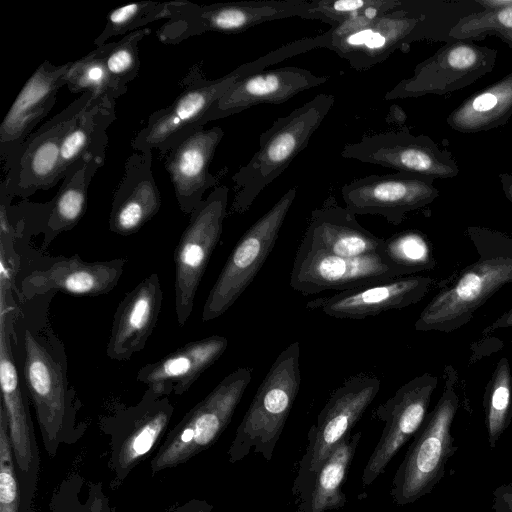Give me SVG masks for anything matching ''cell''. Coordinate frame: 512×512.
<instances>
[{
  "label": "cell",
  "instance_id": "6da1fadb",
  "mask_svg": "<svg viewBox=\"0 0 512 512\" xmlns=\"http://www.w3.org/2000/svg\"><path fill=\"white\" fill-rule=\"evenodd\" d=\"M467 236L478 258L424 307L414 325L417 331L450 333L465 326L498 290L512 283V236L480 227H469Z\"/></svg>",
  "mask_w": 512,
  "mask_h": 512
},
{
  "label": "cell",
  "instance_id": "7a4b0ae2",
  "mask_svg": "<svg viewBox=\"0 0 512 512\" xmlns=\"http://www.w3.org/2000/svg\"><path fill=\"white\" fill-rule=\"evenodd\" d=\"M321 37L320 34L289 42L253 61L241 64L218 79H191L188 87L171 105L149 116L146 125L134 137L132 148L135 151L158 149L162 154H167L190 134L204 127L202 119L208 109L234 85L268 66L321 48Z\"/></svg>",
  "mask_w": 512,
  "mask_h": 512
},
{
  "label": "cell",
  "instance_id": "3957f363",
  "mask_svg": "<svg viewBox=\"0 0 512 512\" xmlns=\"http://www.w3.org/2000/svg\"><path fill=\"white\" fill-rule=\"evenodd\" d=\"M444 385L435 407L414 436L393 477L390 495L397 506L413 504L441 482L446 464L457 451L451 427L459 408V376L450 364L442 375Z\"/></svg>",
  "mask_w": 512,
  "mask_h": 512
},
{
  "label": "cell",
  "instance_id": "277c9868",
  "mask_svg": "<svg viewBox=\"0 0 512 512\" xmlns=\"http://www.w3.org/2000/svg\"><path fill=\"white\" fill-rule=\"evenodd\" d=\"M331 94H318L310 101L280 117L259 139V149L232 177L235 195L232 213L246 212L265 187L286 170L304 150L314 132L334 105Z\"/></svg>",
  "mask_w": 512,
  "mask_h": 512
},
{
  "label": "cell",
  "instance_id": "5b68a950",
  "mask_svg": "<svg viewBox=\"0 0 512 512\" xmlns=\"http://www.w3.org/2000/svg\"><path fill=\"white\" fill-rule=\"evenodd\" d=\"M300 386V343L295 341L277 356L259 385L228 448L229 463L251 451L271 461Z\"/></svg>",
  "mask_w": 512,
  "mask_h": 512
},
{
  "label": "cell",
  "instance_id": "8992f818",
  "mask_svg": "<svg viewBox=\"0 0 512 512\" xmlns=\"http://www.w3.org/2000/svg\"><path fill=\"white\" fill-rule=\"evenodd\" d=\"M251 380L252 370L248 367L225 376L166 434L151 460L152 472L184 464L210 448L231 422Z\"/></svg>",
  "mask_w": 512,
  "mask_h": 512
},
{
  "label": "cell",
  "instance_id": "52a82bcc",
  "mask_svg": "<svg viewBox=\"0 0 512 512\" xmlns=\"http://www.w3.org/2000/svg\"><path fill=\"white\" fill-rule=\"evenodd\" d=\"M23 376L33 403L42 442L50 457L73 438L74 410L65 366L28 328L22 332Z\"/></svg>",
  "mask_w": 512,
  "mask_h": 512
},
{
  "label": "cell",
  "instance_id": "ba28073f",
  "mask_svg": "<svg viewBox=\"0 0 512 512\" xmlns=\"http://www.w3.org/2000/svg\"><path fill=\"white\" fill-rule=\"evenodd\" d=\"M308 0H262L197 5L174 1L170 17L157 31L164 44H179L206 32L241 33L264 22L306 19Z\"/></svg>",
  "mask_w": 512,
  "mask_h": 512
},
{
  "label": "cell",
  "instance_id": "9c48e42d",
  "mask_svg": "<svg viewBox=\"0 0 512 512\" xmlns=\"http://www.w3.org/2000/svg\"><path fill=\"white\" fill-rule=\"evenodd\" d=\"M0 296V385L1 405L8 422L16 474L20 487V512H30L40 471V455L29 411L11 347V310Z\"/></svg>",
  "mask_w": 512,
  "mask_h": 512
},
{
  "label": "cell",
  "instance_id": "30bf717a",
  "mask_svg": "<svg viewBox=\"0 0 512 512\" xmlns=\"http://www.w3.org/2000/svg\"><path fill=\"white\" fill-rule=\"evenodd\" d=\"M296 197L290 188L239 239L203 306L202 321L223 315L252 283L270 255Z\"/></svg>",
  "mask_w": 512,
  "mask_h": 512
},
{
  "label": "cell",
  "instance_id": "8fae6325",
  "mask_svg": "<svg viewBox=\"0 0 512 512\" xmlns=\"http://www.w3.org/2000/svg\"><path fill=\"white\" fill-rule=\"evenodd\" d=\"M228 193L229 189L224 185L209 193L190 214L175 248V314L181 327L193 311L198 287L220 240L227 215Z\"/></svg>",
  "mask_w": 512,
  "mask_h": 512
},
{
  "label": "cell",
  "instance_id": "7c38bea8",
  "mask_svg": "<svg viewBox=\"0 0 512 512\" xmlns=\"http://www.w3.org/2000/svg\"><path fill=\"white\" fill-rule=\"evenodd\" d=\"M381 381L373 375L359 373L337 387L308 431L305 453L299 461L293 484L296 495L313 478L334 448L361 419L380 391Z\"/></svg>",
  "mask_w": 512,
  "mask_h": 512
},
{
  "label": "cell",
  "instance_id": "4fadbf2b",
  "mask_svg": "<svg viewBox=\"0 0 512 512\" xmlns=\"http://www.w3.org/2000/svg\"><path fill=\"white\" fill-rule=\"evenodd\" d=\"M92 99L89 92L81 94L29 135L3 170L1 186L11 197L27 198L58 184L63 140Z\"/></svg>",
  "mask_w": 512,
  "mask_h": 512
},
{
  "label": "cell",
  "instance_id": "5bb4252c",
  "mask_svg": "<svg viewBox=\"0 0 512 512\" xmlns=\"http://www.w3.org/2000/svg\"><path fill=\"white\" fill-rule=\"evenodd\" d=\"M496 60L494 48L471 41H450L420 62L413 75L399 81L385 94V99L442 96L463 89L490 73Z\"/></svg>",
  "mask_w": 512,
  "mask_h": 512
},
{
  "label": "cell",
  "instance_id": "9a60e30c",
  "mask_svg": "<svg viewBox=\"0 0 512 512\" xmlns=\"http://www.w3.org/2000/svg\"><path fill=\"white\" fill-rule=\"evenodd\" d=\"M174 413L167 396L146 389L140 401L108 419L105 433L110 435L109 468L118 483L146 459L166 433Z\"/></svg>",
  "mask_w": 512,
  "mask_h": 512
},
{
  "label": "cell",
  "instance_id": "2e32d148",
  "mask_svg": "<svg viewBox=\"0 0 512 512\" xmlns=\"http://www.w3.org/2000/svg\"><path fill=\"white\" fill-rule=\"evenodd\" d=\"M383 249V248H382ZM404 277L381 250L358 257H339L298 247L290 286L303 295L345 291Z\"/></svg>",
  "mask_w": 512,
  "mask_h": 512
},
{
  "label": "cell",
  "instance_id": "e0dca14e",
  "mask_svg": "<svg viewBox=\"0 0 512 512\" xmlns=\"http://www.w3.org/2000/svg\"><path fill=\"white\" fill-rule=\"evenodd\" d=\"M341 156L434 179L459 174V166L449 151L441 149L429 136L413 135L408 129L363 136L346 144Z\"/></svg>",
  "mask_w": 512,
  "mask_h": 512
},
{
  "label": "cell",
  "instance_id": "ac0fdd59",
  "mask_svg": "<svg viewBox=\"0 0 512 512\" xmlns=\"http://www.w3.org/2000/svg\"><path fill=\"white\" fill-rule=\"evenodd\" d=\"M438 377L425 372L402 385L392 397L379 405L374 417L384 429L362 473L363 487L371 485L385 472L398 451L415 436L428 414Z\"/></svg>",
  "mask_w": 512,
  "mask_h": 512
},
{
  "label": "cell",
  "instance_id": "d6986e66",
  "mask_svg": "<svg viewBox=\"0 0 512 512\" xmlns=\"http://www.w3.org/2000/svg\"><path fill=\"white\" fill-rule=\"evenodd\" d=\"M434 178L397 172L368 175L341 188L346 208L355 215H380L399 225L406 214L432 203L439 196Z\"/></svg>",
  "mask_w": 512,
  "mask_h": 512
},
{
  "label": "cell",
  "instance_id": "ffe728a7",
  "mask_svg": "<svg viewBox=\"0 0 512 512\" xmlns=\"http://www.w3.org/2000/svg\"><path fill=\"white\" fill-rule=\"evenodd\" d=\"M426 17L409 1L377 18L367 28L340 39L324 40L322 48L335 52L353 69L367 70L385 61L393 52L422 35ZM323 37V35H322Z\"/></svg>",
  "mask_w": 512,
  "mask_h": 512
},
{
  "label": "cell",
  "instance_id": "44dd1931",
  "mask_svg": "<svg viewBox=\"0 0 512 512\" xmlns=\"http://www.w3.org/2000/svg\"><path fill=\"white\" fill-rule=\"evenodd\" d=\"M70 62L56 65L45 60L22 87L0 125V156L3 170L13 161L35 126L56 103L66 85Z\"/></svg>",
  "mask_w": 512,
  "mask_h": 512
},
{
  "label": "cell",
  "instance_id": "7402d4cb",
  "mask_svg": "<svg viewBox=\"0 0 512 512\" xmlns=\"http://www.w3.org/2000/svg\"><path fill=\"white\" fill-rule=\"evenodd\" d=\"M434 284L432 277L411 275L312 299L306 307L337 319H364L416 304Z\"/></svg>",
  "mask_w": 512,
  "mask_h": 512
},
{
  "label": "cell",
  "instance_id": "603a6c76",
  "mask_svg": "<svg viewBox=\"0 0 512 512\" xmlns=\"http://www.w3.org/2000/svg\"><path fill=\"white\" fill-rule=\"evenodd\" d=\"M125 263V258L88 262L78 254L58 258L24 277L21 293L27 299L52 291L76 296L107 294L118 284Z\"/></svg>",
  "mask_w": 512,
  "mask_h": 512
},
{
  "label": "cell",
  "instance_id": "cb8c5ba5",
  "mask_svg": "<svg viewBox=\"0 0 512 512\" xmlns=\"http://www.w3.org/2000/svg\"><path fill=\"white\" fill-rule=\"evenodd\" d=\"M328 79L327 76H317L307 69L294 66L263 70L229 89L208 109L202 123L205 125L259 104H281Z\"/></svg>",
  "mask_w": 512,
  "mask_h": 512
},
{
  "label": "cell",
  "instance_id": "d4e9b609",
  "mask_svg": "<svg viewBox=\"0 0 512 512\" xmlns=\"http://www.w3.org/2000/svg\"><path fill=\"white\" fill-rule=\"evenodd\" d=\"M223 136L221 127H203L167 153L165 168L184 214H191L204 200V193L217 184V178L209 172V165Z\"/></svg>",
  "mask_w": 512,
  "mask_h": 512
},
{
  "label": "cell",
  "instance_id": "484cf974",
  "mask_svg": "<svg viewBox=\"0 0 512 512\" xmlns=\"http://www.w3.org/2000/svg\"><path fill=\"white\" fill-rule=\"evenodd\" d=\"M160 278L152 273L128 292L115 311L106 354L127 361L141 351L153 333L162 309Z\"/></svg>",
  "mask_w": 512,
  "mask_h": 512
},
{
  "label": "cell",
  "instance_id": "4316f807",
  "mask_svg": "<svg viewBox=\"0 0 512 512\" xmlns=\"http://www.w3.org/2000/svg\"><path fill=\"white\" fill-rule=\"evenodd\" d=\"M152 151H134L125 162L109 215V229L115 234L138 232L161 208L160 191L152 173Z\"/></svg>",
  "mask_w": 512,
  "mask_h": 512
},
{
  "label": "cell",
  "instance_id": "83f0119b",
  "mask_svg": "<svg viewBox=\"0 0 512 512\" xmlns=\"http://www.w3.org/2000/svg\"><path fill=\"white\" fill-rule=\"evenodd\" d=\"M228 339L212 335L188 342L153 363L143 365L136 381L160 396H181L226 351Z\"/></svg>",
  "mask_w": 512,
  "mask_h": 512
},
{
  "label": "cell",
  "instance_id": "f1b7e54d",
  "mask_svg": "<svg viewBox=\"0 0 512 512\" xmlns=\"http://www.w3.org/2000/svg\"><path fill=\"white\" fill-rule=\"evenodd\" d=\"M384 242L385 239L361 226L355 214L332 199L311 212L299 246L349 258L377 253Z\"/></svg>",
  "mask_w": 512,
  "mask_h": 512
},
{
  "label": "cell",
  "instance_id": "f546056e",
  "mask_svg": "<svg viewBox=\"0 0 512 512\" xmlns=\"http://www.w3.org/2000/svg\"><path fill=\"white\" fill-rule=\"evenodd\" d=\"M362 433L346 436L331 452L313 478L300 490L298 512H327L347 502L342 491Z\"/></svg>",
  "mask_w": 512,
  "mask_h": 512
},
{
  "label": "cell",
  "instance_id": "4dcf8cb0",
  "mask_svg": "<svg viewBox=\"0 0 512 512\" xmlns=\"http://www.w3.org/2000/svg\"><path fill=\"white\" fill-rule=\"evenodd\" d=\"M103 160L85 156L65 174L63 182L52 200L45 203L43 231L44 245H48L62 232L73 229L87 208L88 188Z\"/></svg>",
  "mask_w": 512,
  "mask_h": 512
},
{
  "label": "cell",
  "instance_id": "1f68e13d",
  "mask_svg": "<svg viewBox=\"0 0 512 512\" xmlns=\"http://www.w3.org/2000/svg\"><path fill=\"white\" fill-rule=\"evenodd\" d=\"M116 100L98 97L90 101L63 140L60 177L85 156L105 160L107 129L116 118Z\"/></svg>",
  "mask_w": 512,
  "mask_h": 512
},
{
  "label": "cell",
  "instance_id": "d6a6232c",
  "mask_svg": "<svg viewBox=\"0 0 512 512\" xmlns=\"http://www.w3.org/2000/svg\"><path fill=\"white\" fill-rule=\"evenodd\" d=\"M512 116V72L465 99L447 117V124L461 133L500 127Z\"/></svg>",
  "mask_w": 512,
  "mask_h": 512
},
{
  "label": "cell",
  "instance_id": "836d02e7",
  "mask_svg": "<svg viewBox=\"0 0 512 512\" xmlns=\"http://www.w3.org/2000/svg\"><path fill=\"white\" fill-rule=\"evenodd\" d=\"M483 408L488 445L494 449L512 421V372L506 357L499 359L486 384Z\"/></svg>",
  "mask_w": 512,
  "mask_h": 512
},
{
  "label": "cell",
  "instance_id": "e575fe53",
  "mask_svg": "<svg viewBox=\"0 0 512 512\" xmlns=\"http://www.w3.org/2000/svg\"><path fill=\"white\" fill-rule=\"evenodd\" d=\"M66 86L72 93L89 92L94 98L123 96L128 86L118 82L108 71L101 47H96L82 58L70 62Z\"/></svg>",
  "mask_w": 512,
  "mask_h": 512
},
{
  "label": "cell",
  "instance_id": "d590c367",
  "mask_svg": "<svg viewBox=\"0 0 512 512\" xmlns=\"http://www.w3.org/2000/svg\"><path fill=\"white\" fill-rule=\"evenodd\" d=\"M403 276L433 270L436 267L432 244L418 230H405L385 239L382 249Z\"/></svg>",
  "mask_w": 512,
  "mask_h": 512
},
{
  "label": "cell",
  "instance_id": "8d00e7d4",
  "mask_svg": "<svg viewBox=\"0 0 512 512\" xmlns=\"http://www.w3.org/2000/svg\"><path fill=\"white\" fill-rule=\"evenodd\" d=\"M173 3L142 1L110 11L104 29L94 40L96 47L104 45L111 37L128 34L160 19H169Z\"/></svg>",
  "mask_w": 512,
  "mask_h": 512
},
{
  "label": "cell",
  "instance_id": "74e56055",
  "mask_svg": "<svg viewBox=\"0 0 512 512\" xmlns=\"http://www.w3.org/2000/svg\"><path fill=\"white\" fill-rule=\"evenodd\" d=\"M150 33L151 29L141 28L126 34L119 41L107 42L100 46L109 73L121 84L127 86L138 75V44Z\"/></svg>",
  "mask_w": 512,
  "mask_h": 512
},
{
  "label": "cell",
  "instance_id": "f35d334b",
  "mask_svg": "<svg viewBox=\"0 0 512 512\" xmlns=\"http://www.w3.org/2000/svg\"><path fill=\"white\" fill-rule=\"evenodd\" d=\"M512 32V7L482 10L460 18L450 29L452 40L482 38Z\"/></svg>",
  "mask_w": 512,
  "mask_h": 512
},
{
  "label": "cell",
  "instance_id": "ab89813d",
  "mask_svg": "<svg viewBox=\"0 0 512 512\" xmlns=\"http://www.w3.org/2000/svg\"><path fill=\"white\" fill-rule=\"evenodd\" d=\"M0 512H20V487L9 437L8 422L0 404Z\"/></svg>",
  "mask_w": 512,
  "mask_h": 512
},
{
  "label": "cell",
  "instance_id": "60d3db41",
  "mask_svg": "<svg viewBox=\"0 0 512 512\" xmlns=\"http://www.w3.org/2000/svg\"><path fill=\"white\" fill-rule=\"evenodd\" d=\"M401 0H377L365 9L352 13L346 20L323 33L324 40H335L359 32L371 25L377 18L393 10Z\"/></svg>",
  "mask_w": 512,
  "mask_h": 512
},
{
  "label": "cell",
  "instance_id": "b9f144b4",
  "mask_svg": "<svg viewBox=\"0 0 512 512\" xmlns=\"http://www.w3.org/2000/svg\"><path fill=\"white\" fill-rule=\"evenodd\" d=\"M377 0H312L306 19L319 20L335 27L352 13L374 5Z\"/></svg>",
  "mask_w": 512,
  "mask_h": 512
},
{
  "label": "cell",
  "instance_id": "7bdbcfd3",
  "mask_svg": "<svg viewBox=\"0 0 512 512\" xmlns=\"http://www.w3.org/2000/svg\"><path fill=\"white\" fill-rule=\"evenodd\" d=\"M84 512H111L101 483H91Z\"/></svg>",
  "mask_w": 512,
  "mask_h": 512
},
{
  "label": "cell",
  "instance_id": "ee69618b",
  "mask_svg": "<svg viewBox=\"0 0 512 512\" xmlns=\"http://www.w3.org/2000/svg\"><path fill=\"white\" fill-rule=\"evenodd\" d=\"M491 509L493 512H512V483L499 485L493 490Z\"/></svg>",
  "mask_w": 512,
  "mask_h": 512
},
{
  "label": "cell",
  "instance_id": "f6af8a7d",
  "mask_svg": "<svg viewBox=\"0 0 512 512\" xmlns=\"http://www.w3.org/2000/svg\"><path fill=\"white\" fill-rule=\"evenodd\" d=\"M512 327V307L499 316L495 321L485 327L482 331V337L488 336L490 333L498 329H505Z\"/></svg>",
  "mask_w": 512,
  "mask_h": 512
},
{
  "label": "cell",
  "instance_id": "bcb514c9",
  "mask_svg": "<svg viewBox=\"0 0 512 512\" xmlns=\"http://www.w3.org/2000/svg\"><path fill=\"white\" fill-rule=\"evenodd\" d=\"M213 505L203 499H191L178 506L174 512H212Z\"/></svg>",
  "mask_w": 512,
  "mask_h": 512
},
{
  "label": "cell",
  "instance_id": "7dc6e473",
  "mask_svg": "<svg viewBox=\"0 0 512 512\" xmlns=\"http://www.w3.org/2000/svg\"><path fill=\"white\" fill-rule=\"evenodd\" d=\"M483 10H493L512 7V0H476Z\"/></svg>",
  "mask_w": 512,
  "mask_h": 512
},
{
  "label": "cell",
  "instance_id": "c3c4849f",
  "mask_svg": "<svg viewBox=\"0 0 512 512\" xmlns=\"http://www.w3.org/2000/svg\"><path fill=\"white\" fill-rule=\"evenodd\" d=\"M499 179L505 197L512 203V172L500 174Z\"/></svg>",
  "mask_w": 512,
  "mask_h": 512
}]
</instances>
